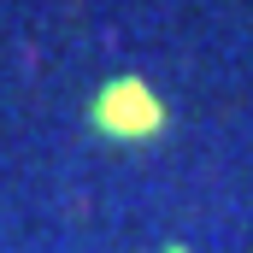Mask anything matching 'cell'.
Instances as JSON below:
<instances>
[{
  "mask_svg": "<svg viewBox=\"0 0 253 253\" xmlns=\"http://www.w3.org/2000/svg\"><path fill=\"white\" fill-rule=\"evenodd\" d=\"M88 124L100 129V135H112V141H147L153 129L165 124V100H159L141 77H118V83H106V88L94 94Z\"/></svg>",
  "mask_w": 253,
  "mask_h": 253,
  "instance_id": "1",
  "label": "cell"
}]
</instances>
